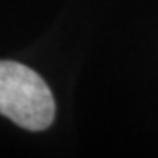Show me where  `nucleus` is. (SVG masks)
I'll list each match as a JSON object with an SVG mask.
<instances>
[{
	"label": "nucleus",
	"mask_w": 158,
	"mask_h": 158,
	"mask_svg": "<svg viewBox=\"0 0 158 158\" xmlns=\"http://www.w3.org/2000/svg\"><path fill=\"white\" fill-rule=\"evenodd\" d=\"M0 114L25 130H46L55 103L42 76L21 63L0 61Z\"/></svg>",
	"instance_id": "1"
}]
</instances>
